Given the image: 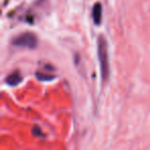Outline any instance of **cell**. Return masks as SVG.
<instances>
[{
	"label": "cell",
	"mask_w": 150,
	"mask_h": 150,
	"mask_svg": "<svg viewBox=\"0 0 150 150\" xmlns=\"http://www.w3.org/2000/svg\"><path fill=\"white\" fill-rule=\"evenodd\" d=\"M97 44H98V57L100 61L101 78L103 82H108L110 77V64H109L108 46L104 36H99Z\"/></svg>",
	"instance_id": "cell-1"
},
{
	"label": "cell",
	"mask_w": 150,
	"mask_h": 150,
	"mask_svg": "<svg viewBox=\"0 0 150 150\" xmlns=\"http://www.w3.org/2000/svg\"><path fill=\"white\" fill-rule=\"evenodd\" d=\"M36 78L39 81H52V80H54L56 77H55L54 75H50V74H44V73L37 71Z\"/></svg>",
	"instance_id": "cell-5"
},
{
	"label": "cell",
	"mask_w": 150,
	"mask_h": 150,
	"mask_svg": "<svg viewBox=\"0 0 150 150\" xmlns=\"http://www.w3.org/2000/svg\"><path fill=\"white\" fill-rule=\"evenodd\" d=\"M33 134L35 135V136H38V137H40L42 135V133H41V130H40L39 128H38L37 126H35L34 128H33Z\"/></svg>",
	"instance_id": "cell-6"
},
{
	"label": "cell",
	"mask_w": 150,
	"mask_h": 150,
	"mask_svg": "<svg viewBox=\"0 0 150 150\" xmlns=\"http://www.w3.org/2000/svg\"><path fill=\"white\" fill-rule=\"evenodd\" d=\"M23 81V77L19 71H14L6 78V83L9 86H17Z\"/></svg>",
	"instance_id": "cell-4"
},
{
	"label": "cell",
	"mask_w": 150,
	"mask_h": 150,
	"mask_svg": "<svg viewBox=\"0 0 150 150\" xmlns=\"http://www.w3.org/2000/svg\"><path fill=\"white\" fill-rule=\"evenodd\" d=\"M102 4L100 2H97L93 6L92 14H93V20L96 25H100L101 21H102Z\"/></svg>",
	"instance_id": "cell-3"
},
{
	"label": "cell",
	"mask_w": 150,
	"mask_h": 150,
	"mask_svg": "<svg viewBox=\"0 0 150 150\" xmlns=\"http://www.w3.org/2000/svg\"><path fill=\"white\" fill-rule=\"evenodd\" d=\"M12 44L18 47H24L29 48V49H34L38 45V39L36 35L30 32H26L21 35L17 36L14 40H12Z\"/></svg>",
	"instance_id": "cell-2"
}]
</instances>
